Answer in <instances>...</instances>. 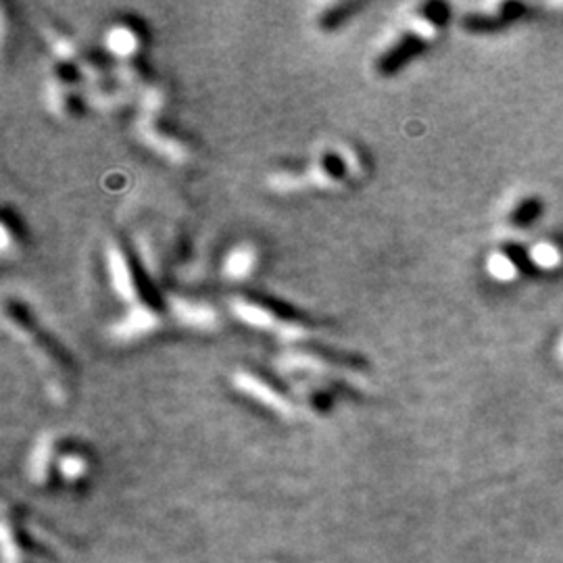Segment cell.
<instances>
[{
    "instance_id": "obj_6",
    "label": "cell",
    "mask_w": 563,
    "mask_h": 563,
    "mask_svg": "<svg viewBox=\"0 0 563 563\" xmlns=\"http://www.w3.org/2000/svg\"><path fill=\"white\" fill-rule=\"evenodd\" d=\"M257 263V253L253 247L249 244H242V247H236L230 250V255L226 257L224 261V274L227 280H244L249 278L250 272L255 269Z\"/></svg>"
},
{
    "instance_id": "obj_5",
    "label": "cell",
    "mask_w": 563,
    "mask_h": 563,
    "mask_svg": "<svg viewBox=\"0 0 563 563\" xmlns=\"http://www.w3.org/2000/svg\"><path fill=\"white\" fill-rule=\"evenodd\" d=\"M232 311L236 313L238 320L255 328V330H272V328H275V323H278L272 311L253 301H234Z\"/></svg>"
},
{
    "instance_id": "obj_2",
    "label": "cell",
    "mask_w": 563,
    "mask_h": 563,
    "mask_svg": "<svg viewBox=\"0 0 563 563\" xmlns=\"http://www.w3.org/2000/svg\"><path fill=\"white\" fill-rule=\"evenodd\" d=\"M107 266H109V275H111V284L113 289L123 301L131 303L136 298V282L134 275H131L130 261L122 247L117 244H111L109 253H107Z\"/></svg>"
},
{
    "instance_id": "obj_1",
    "label": "cell",
    "mask_w": 563,
    "mask_h": 563,
    "mask_svg": "<svg viewBox=\"0 0 563 563\" xmlns=\"http://www.w3.org/2000/svg\"><path fill=\"white\" fill-rule=\"evenodd\" d=\"M234 385H236L238 391L244 393L250 399H255L257 403L269 407V409L278 413H290L292 409L290 400L286 399L284 394L275 391L269 382L261 380L259 376L249 374V371H238V374L234 376Z\"/></svg>"
},
{
    "instance_id": "obj_3",
    "label": "cell",
    "mask_w": 563,
    "mask_h": 563,
    "mask_svg": "<svg viewBox=\"0 0 563 563\" xmlns=\"http://www.w3.org/2000/svg\"><path fill=\"white\" fill-rule=\"evenodd\" d=\"M157 321H159L157 315H155L151 309L142 307V305H136V307L131 309L122 321L115 323V328H113V337L122 340V343H128V340L140 338L145 337V334L153 332L155 328H157Z\"/></svg>"
},
{
    "instance_id": "obj_7",
    "label": "cell",
    "mask_w": 563,
    "mask_h": 563,
    "mask_svg": "<svg viewBox=\"0 0 563 563\" xmlns=\"http://www.w3.org/2000/svg\"><path fill=\"white\" fill-rule=\"evenodd\" d=\"M107 49L117 57H131L138 49V36L130 28H113L107 34Z\"/></svg>"
},
{
    "instance_id": "obj_4",
    "label": "cell",
    "mask_w": 563,
    "mask_h": 563,
    "mask_svg": "<svg viewBox=\"0 0 563 563\" xmlns=\"http://www.w3.org/2000/svg\"><path fill=\"white\" fill-rule=\"evenodd\" d=\"M173 313L178 315L179 321L190 328H196V330H211L218 323V313H215L213 307H209L205 303L188 301V298H176L173 301Z\"/></svg>"
}]
</instances>
